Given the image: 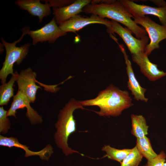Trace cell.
<instances>
[{
	"label": "cell",
	"mask_w": 166,
	"mask_h": 166,
	"mask_svg": "<svg viewBox=\"0 0 166 166\" xmlns=\"http://www.w3.org/2000/svg\"><path fill=\"white\" fill-rule=\"evenodd\" d=\"M91 0H77L72 4L61 7L53 8L54 18L57 24H60L83 12L84 7Z\"/></svg>",
	"instance_id": "14"
},
{
	"label": "cell",
	"mask_w": 166,
	"mask_h": 166,
	"mask_svg": "<svg viewBox=\"0 0 166 166\" xmlns=\"http://www.w3.org/2000/svg\"><path fill=\"white\" fill-rule=\"evenodd\" d=\"M79 101L83 106H98L100 111L95 112L101 116H118L133 105L127 91L120 90L112 84L100 92L96 98Z\"/></svg>",
	"instance_id": "1"
},
{
	"label": "cell",
	"mask_w": 166,
	"mask_h": 166,
	"mask_svg": "<svg viewBox=\"0 0 166 166\" xmlns=\"http://www.w3.org/2000/svg\"><path fill=\"white\" fill-rule=\"evenodd\" d=\"M27 34L32 39V44L34 45L38 42H48L54 43L59 37L67 35V33L62 31L57 25L53 18L48 23L41 28L35 30H30Z\"/></svg>",
	"instance_id": "8"
},
{
	"label": "cell",
	"mask_w": 166,
	"mask_h": 166,
	"mask_svg": "<svg viewBox=\"0 0 166 166\" xmlns=\"http://www.w3.org/2000/svg\"><path fill=\"white\" fill-rule=\"evenodd\" d=\"M136 146L139 152L147 160L157 155L152 149L150 140L146 136L137 138Z\"/></svg>",
	"instance_id": "19"
},
{
	"label": "cell",
	"mask_w": 166,
	"mask_h": 166,
	"mask_svg": "<svg viewBox=\"0 0 166 166\" xmlns=\"http://www.w3.org/2000/svg\"><path fill=\"white\" fill-rule=\"evenodd\" d=\"M45 2V4H42L40 0H18L15 1V3L20 9L27 11L32 15L38 17L39 23H40L44 17L51 13L50 5L48 2Z\"/></svg>",
	"instance_id": "16"
},
{
	"label": "cell",
	"mask_w": 166,
	"mask_h": 166,
	"mask_svg": "<svg viewBox=\"0 0 166 166\" xmlns=\"http://www.w3.org/2000/svg\"><path fill=\"white\" fill-rule=\"evenodd\" d=\"M36 73L29 67L20 72L16 81L18 90L27 97L31 103H34L37 91L41 88L36 84Z\"/></svg>",
	"instance_id": "11"
},
{
	"label": "cell",
	"mask_w": 166,
	"mask_h": 166,
	"mask_svg": "<svg viewBox=\"0 0 166 166\" xmlns=\"http://www.w3.org/2000/svg\"><path fill=\"white\" fill-rule=\"evenodd\" d=\"M29 27L26 26L23 29L21 37L17 41L10 43L6 41L1 38V41L6 50L5 60L0 70V79L2 84L6 82L8 76L13 75V66L14 63L19 65L22 61L27 55L31 44L27 43L20 47L16 46V44L22 39L24 36L27 34L29 30Z\"/></svg>",
	"instance_id": "4"
},
{
	"label": "cell",
	"mask_w": 166,
	"mask_h": 166,
	"mask_svg": "<svg viewBox=\"0 0 166 166\" xmlns=\"http://www.w3.org/2000/svg\"><path fill=\"white\" fill-rule=\"evenodd\" d=\"M133 18L134 22L142 26L148 35L150 42L146 46L144 51L148 56L153 50L160 48V42L166 40V26L156 23L148 16Z\"/></svg>",
	"instance_id": "5"
},
{
	"label": "cell",
	"mask_w": 166,
	"mask_h": 166,
	"mask_svg": "<svg viewBox=\"0 0 166 166\" xmlns=\"http://www.w3.org/2000/svg\"><path fill=\"white\" fill-rule=\"evenodd\" d=\"M102 150L106 153L105 157L118 161L121 164L131 152V149H120L112 147L109 145H105L102 147Z\"/></svg>",
	"instance_id": "20"
},
{
	"label": "cell",
	"mask_w": 166,
	"mask_h": 166,
	"mask_svg": "<svg viewBox=\"0 0 166 166\" xmlns=\"http://www.w3.org/2000/svg\"><path fill=\"white\" fill-rule=\"evenodd\" d=\"M143 157L136 146L131 149L121 163V166H138Z\"/></svg>",
	"instance_id": "21"
},
{
	"label": "cell",
	"mask_w": 166,
	"mask_h": 166,
	"mask_svg": "<svg viewBox=\"0 0 166 166\" xmlns=\"http://www.w3.org/2000/svg\"><path fill=\"white\" fill-rule=\"evenodd\" d=\"M83 12L121 23L125 26L138 39L142 38L148 34L144 28L139 26L132 19V18H133L132 16L119 0H111L108 3H90L84 7Z\"/></svg>",
	"instance_id": "2"
},
{
	"label": "cell",
	"mask_w": 166,
	"mask_h": 166,
	"mask_svg": "<svg viewBox=\"0 0 166 166\" xmlns=\"http://www.w3.org/2000/svg\"><path fill=\"white\" fill-rule=\"evenodd\" d=\"M133 18L151 15L157 17L162 25L166 26V5L154 7L137 4L129 0H119Z\"/></svg>",
	"instance_id": "7"
},
{
	"label": "cell",
	"mask_w": 166,
	"mask_h": 166,
	"mask_svg": "<svg viewBox=\"0 0 166 166\" xmlns=\"http://www.w3.org/2000/svg\"><path fill=\"white\" fill-rule=\"evenodd\" d=\"M144 52L132 54V61L140 67V71L151 81H154L166 75V72L159 70L157 64L149 60Z\"/></svg>",
	"instance_id": "12"
},
{
	"label": "cell",
	"mask_w": 166,
	"mask_h": 166,
	"mask_svg": "<svg viewBox=\"0 0 166 166\" xmlns=\"http://www.w3.org/2000/svg\"><path fill=\"white\" fill-rule=\"evenodd\" d=\"M19 73L15 71L10 80L7 83L2 84L0 86V105H6L11 97L14 96V85L17 81Z\"/></svg>",
	"instance_id": "18"
},
{
	"label": "cell",
	"mask_w": 166,
	"mask_h": 166,
	"mask_svg": "<svg viewBox=\"0 0 166 166\" xmlns=\"http://www.w3.org/2000/svg\"><path fill=\"white\" fill-rule=\"evenodd\" d=\"M93 24L103 25L107 28L111 26V22L106 18H102L94 14H92L89 17L77 15L60 24L59 27L66 33H76L84 27Z\"/></svg>",
	"instance_id": "9"
},
{
	"label": "cell",
	"mask_w": 166,
	"mask_h": 166,
	"mask_svg": "<svg viewBox=\"0 0 166 166\" xmlns=\"http://www.w3.org/2000/svg\"><path fill=\"white\" fill-rule=\"evenodd\" d=\"M30 102L27 97L20 91L13 97L12 102L7 111V116L16 117V111L20 109L26 108V116L32 125L41 124L43 122L42 117L30 106Z\"/></svg>",
	"instance_id": "10"
},
{
	"label": "cell",
	"mask_w": 166,
	"mask_h": 166,
	"mask_svg": "<svg viewBox=\"0 0 166 166\" xmlns=\"http://www.w3.org/2000/svg\"><path fill=\"white\" fill-rule=\"evenodd\" d=\"M132 134L136 138H142L148 134V126L145 118L142 115H131Z\"/></svg>",
	"instance_id": "17"
},
{
	"label": "cell",
	"mask_w": 166,
	"mask_h": 166,
	"mask_svg": "<svg viewBox=\"0 0 166 166\" xmlns=\"http://www.w3.org/2000/svg\"></svg>",
	"instance_id": "27"
},
{
	"label": "cell",
	"mask_w": 166,
	"mask_h": 166,
	"mask_svg": "<svg viewBox=\"0 0 166 166\" xmlns=\"http://www.w3.org/2000/svg\"><path fill=\"white\" fill-rule=\"evenodd\" d=\"M0 145L9 148L15 147L22 149L25 152V156H37L43 160L48 161L53 153V148L51 145L48 144L43 149L38 151H32L26 145L20 143L18 139L14 137H7L0 135Z\"/></svg>",
	"instance_id": "13"
},
{
	"label": "cell",
	"mask_w": 166,
	"mask_h": 166,
	"mask_svg": "<svg viewBox=\"0 0 166 166\" xmlns=\"http://www.w3.org/2000/svg\"><path fill=\"white\" fill-rule=\"evenodd\" d=\"M166 158L165 153L162 151L156 156L147 160V163L143 166H163Z\"/></svg>",
	"instance_id": "23"
},
{
	"label": "cell",
	"mask_w": 166,
	"mask_h": 166,
	"mask_svg": "<svg viewBox=\"0 0 166 166\" xmlns=\"http://www.w3.org/2000/svg\"><path fill=\"white\" fill-rule=\"evenodd\" d=\"M111 26L107 28V33L110 34L116 33L123 40L131 54L144 52L148 44L149 38L147 35L141 39L134 37L132 32L127 28L122 26L119 23L111 21Z\"/></svg>",
	"instance_id": "6"
},
{
	"label": "cell",
	"mask_w": 166,
	"mask_h": 166,
	"mask_svg": "<svg viewBox=\"0 0 166 166\" xmlns=\"http://www.w3.org/2000/svg\"><path fill=\"white\" fill-rule=\"evenodd\" d=\"M77 109H85L79 101H78L74 98L71 99L60 110L58 120L55 125L57 129L54 136L55 143L65 156L74 153L83 156L78 152L70 148L68 144L69 136L76 130V121L73 113Z\"/></svg>",
	"instance_id": "3"
},
{
	"label": "cell",
	"mask_w": 166,
	"mask_h": 166,
	"mask_svg": "<svg viewBox=\"0 0 166 166\" xmlns=\"http://www.w3.org/2000/svg\"><path fill=\"white\" fill-rule=\"evenodd\" d=\"M7 111L3 106L0 107V132L2 134L6 133L10 128V123L7 116Z\"/></svg>",
	"instance_id": "22"
},
{
	"label": "cell",
	"mask_w": 166,
	"mask_h": 166,
	"mask_svg": "<svg viewBox=\"0 0 166 166\" xmlns=\"http://www.w3.org/2000/svg\"><path fill=\"white\" fill-rule=\"evenodd\" d=\"M73 0H50L45 1L49 3L53 8L63 7L73 3Z\"/></svg>",
	"instance_id": "24"
},
{
	"label": "cell",
	"mask_w": 166,
	"mask_h": 166,
	"mask_svg": "<svg viewBox=\"0 0 166 166\" xmlns=\"http://www.w3.org/2000/svg\"><path fill=\"white\" fill-rule=\"evenodd\" d=\"M120 48L123 53L125 64L126 65L127 73L128 77L127 87L134 96V98L137 101L140 100L147 102L148 99L144 96L146 89L142 87L136 79L130 61L128 59L126 51L122 45L119 44Z\"/></svg>",
	"instance_id": "15"
},
{
	"label": "cell",
	"mask_w": 166,
	"mask_h": 166,
	"mask_svg": "<svg viewBox=\"0 0 166 166\" xmlns=\"http://www.w3.org/2000/svg\"><path fill=\"white\" fill-rule=\"evenodd\" d=\"M150 1L157 5L158 7H162L166 5V2L163 0H152Z\"/></svg>",
	"instance_id": "25"
},
{
	"label": "cell",
	"mask_w": 166,
	"mask_h": 166,
	"mask_svg": "<svg viewBox=\"0 0 166 166\" xmlns=\"http://www.w3.org/2000/svg\"><path fill=\"white\" fill-rule=\"evenodd\" d=\"M163 166H166V162L165 161V162L164 163V164L163 165Z\"/></svg>",
	"instance_id": "26"
}]
</instances>
